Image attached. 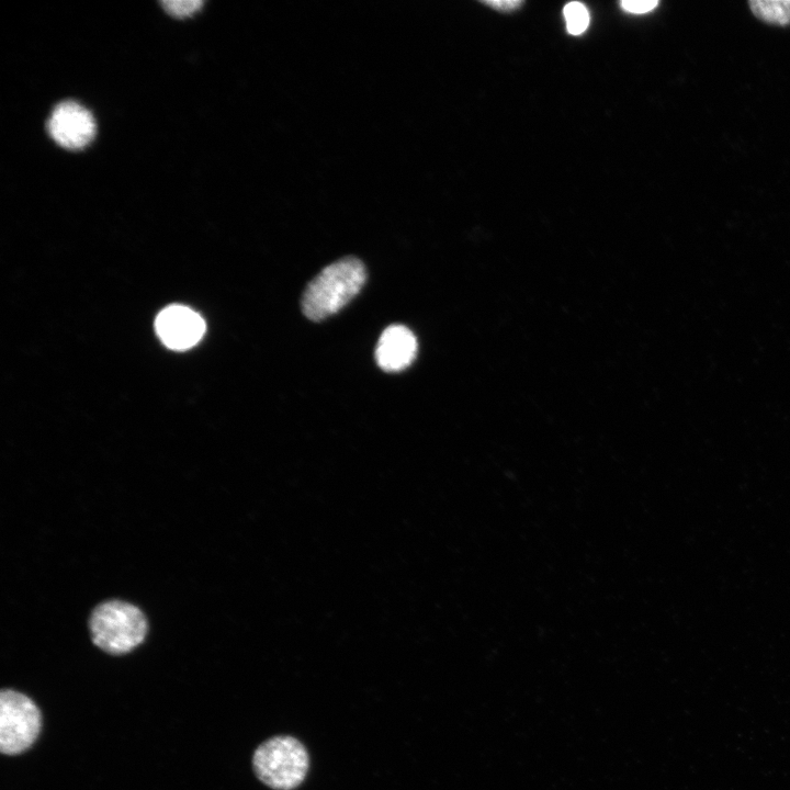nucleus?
I'll use <instances>...</instances> for the list:
<instances>
[{"mask_svg": "<svg viewBox=\"0 0 790 790\" xmlns=\"http://www.w3.org/2000/svg\"><path fill=\"white\" fill-rule=\"evenodd\" d=\"M366 269L354 257L341 258L324 268L306 286L302 296V311L313 320L320 321L343 308L361 291Z\"/></svg>", "mask_w": 790, "mask_h": 790, "instance_id": "f257e3e1", "label": "nucleus"}, {"mask_svg": "<svg viewBox=\"0 0 790 790\" xmlns=\"http://www.w3.org/2000/svg\"><path fill=\"white\" fill-rule=\"evenodd\" d=\"M89 628L91 639L99 648L121 655L144 641L147 621L136 606L122 600H109L94 608Z\"/></svg>", "mask_w": 790, "mask_h": 790, "instance_id": "f03ea898", "label": "nucleus"}, {"mask_svg": "<svg viewBox=\"0 0 790 790\" xmlns=\"http://www.w3.org/2000/svg\"><path fill=\"white\" fill-rule=\"evenodd\" d=\"M257 777L275 790H292L304 780L308 755L303 744L291 736H276L262 743L253 754Z\"/></svg>", "mask_w": 790, "mask_h": 790, "instance_id": "7ed1b4c3", "label": "nucleus"}, {"mask_svg": "<svg viewBox=\"0 0 790 790\" xmlns=\"http://www.w3.org/2000/svg\"><path fill=\"white\" fill-rule=\"evenodd\" d=\"M42 726L36 704L25 695L4 689L0 693V749L16 755L33 745Z\"/></svg>", "mask_w": 790, "mask_h": 790, "instance_id": "20e7f679", "label": "nucleus"}, {"mask_svg": "<svg viewBox=\"0 0 790 790\" xmlns=\"http://www.w3.org/2000/svg\"><path fill=\"white\" fill-rule=\"evenodd\" d=\"M46 126L50 137L68 149L84 147L92 139L95 131L91 113L71 100L59 102L54 106Z\"/></svg>", "mask_w": 790, "mask_h": 790, "instance_id": "39448f33", "label": "nucleus"}, {"mask_svg": "<svg viewBox=\"0 0 790 790\" xmlns=\"http://www.w3.org/2000/svg\"><path fill=\"white\" fill-rule=\"evenodd\" d=\"M161 341L174 350L194 346L205 331L203 318L189 307L172 305L162 309L155 321Z\"/></svg>", "mask_w": 790, "mask_h": 790, "instance_id": "423d86ee", "label": "nucleus"}, {"mask_svg": "<svg viewBox=\"0 0 790 790\" xmlns=\"http://www.w3.org/2000/svg\"><path fill=\"white\" fill-rule=\"evenodd\" d=\"M417 353V339L404 325L394 324L381 334L375 360L385 372H398L411 364Z\"/></svg>", "mask_w": 790, "mask_h": 790, "instance_id": "0eeeda50", "label": "nucleus"}, {"mask_svg": "<svg viewBox=\"0 0 790 790\" xmlns=\"http://www.w3.org/2000/svg\"><path fill=\"white\" fill-rule=\"evenodd\" d=\"M748 4L753 14L765 23L790 24V0H752Z\"/></svg>", "mask_w": 790, "mask_h": 790, "instance_id": "6e6552de", "label": "nucleus"}, {"mask_svg": "<svg viewBox=\"0 0 790 790\" xmlns=\"http://www.w3.org/2000/svg\"><path fill=\"white\" fill-rule=\"evenodd\" d=\"M564 16L567 31L572 35L582 34L588 26L589 14L586 7L579 2H569L564 7Z\"/></svg>", "mask_w": 790, "mask_h": 790, "instance_id": "1a4fd4ad", "label": "nucleus"}, {"mask_svg": "<svg viewBox=\"0 0 790 790\" xmlns=\"http://www.w3.org/2000/svg\"><path fill=\"white\" fill-rule=\"evenodd\" d=\"M162 7L167 12L176 16H185L192 14L202 5L200 0H172L162 1Z\"/></svg>", "mask_w": 790, "mask_h": 790, "instance_id": "9d476101", "label": "nucleus"}, {"mask_svg": "<svg viewBox=\"0 0 790 790\" xmlns=\"http://www.w3.org/2000/svg\"><path fill=\"white\" fill-rule=\"evenodd\" d=\"M658 4V1L656 0H642V1H633V0H627L622 1L621 5L622 9L630 13H646L648 11H652L656 5Z\"/></svg>", "mask_w": 790, "mask_h": 790, "instance_id": "9b49d317", "label": "nucleus"}, {"mask_svg": "<svg viewBox=\"0 0 790 790\" xmlns=\"http://www.w3.org/2000/svg\"><path fill=\"white\" fill-rule=\"evenodd\" d=\"M484 4L490 7L492 9L499 11V12H512L520 8V5L523 3L522 1H516V0H500V1H484Z\"/></svg>", "mask_w": 790, "mask_h": 790, "instance_id": "f8f14e48", "label": "nucleus"}]
</instances>
